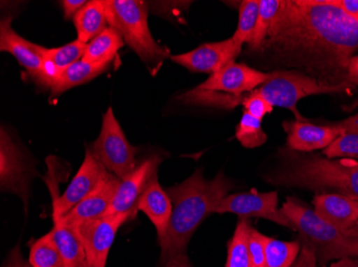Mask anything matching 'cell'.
Here are the masks:
<instances>
[{"instance_id": "6da1fadb", "label": "cell", "mask_w": 358, "mask_h": 267, "mask_svg": "<svg viewBox=\"0 0 358 267\" xmlns=\"http://www.w3.org/2000/svg\"><path fill=\"white\" fill-rule=\"evenodd\" d=\"M329 85L348 82L358 21L331 0H282L263 51Z\"/></svg>"}, {"instance_id": "7a4b0ae2", "label": "cell", "mask_w": 358, "mask_h": 267, "mask_svg": "<svg viewBox=\"0 0 358 267\" xmlns=\"http://www.w3.org/2000/svg\"><path fill=\"white\" fill-rule=\"evenodd\" d=\"M233 188V183L223 172L213 180H206L202 169H198L184 182L166 190L172 200L173 212L168 232L158 240L161 266L179 257L188 256L187 248L195 231L207 216L215 213L216 204Z\"/></svg>"}, {"instance_id": "3957f363", "label": "cell", "mask_w": 358, "mask_h": 267, "mask_svg": "<svg viewBox=\"0 0 358 267\" xmlns=\"http://www.w3.org/2000/svg\"><path fill=\"white\" fill-rule=\"evenodd\" d=\"M280 153V166L265 176L273 185L305 188L319 194L331 192L358 200V160H331L296 153L289 148Z\"/></svg>"}, {"instance_id": "277c9868", "label": "cell", "mask_w": 358, "mask_h": 267, "mask_svg": "<svg viewBox=\"0 0 358 267\" xmlns=\"http://www.w3.org/2000/svg\"><path fill=\"white\" fill-rule=\"evenodd\" d=\"M280 210L299 233V242L311 247L321 266L331 260L358 258V224L343 230L292 198Z\"/></svg>"}, {"instance_id": "5b68a950", "label": "cell", "mask_w": 358, "mask_h": 267, "mask_svg": "<svg viewBox=\"0 0 358 267\" xmlns=\"http://www.w3.org/2000/svg\"><path fill=\"white\" fill-rule=\"evenodd\" d=\"M110 27L117 30L124 43L150 68L157 72L166 58V48L159 45L148 27V6L141 0H104Z\"/></svg>"}, {"instance_id": "8992f818", "label": "cell", "mask_w": 358, "mask_h": 267, "mask_svg": "<svg viewBox=\"0 0 358 267\" xmlns=\"http://www.w3.org/2000/svg\"><path fill=\"white\" fill-rule=\"evenodd\" d=\"M275 77L252 92L265 98L273 107L277 106L291 110L296 116L297 121H306L297 109V103L303 98L317 94L338 93L355 88L350 82L329 85L296 70L275 71Z\"/></svg>"}, {"instance_id": "52a82bcc", "label": "cell", "mask_w": 358, "mask_h": 267, "mask_svg": "<svg viewBox=\"0 0 358 267\" xmlns=\"http://www.w3.org/2000/svg\"><path fill=\"white\" fill-rule=\"evenodd\" d=\"M90 151L108 171L120 180L134 172L138 148L127 139L112 107H108L102 119L101 130Z\"/></svg>"}, {"instance_id": "ba28073f", "label": "cell", "mask_w": 358, "mask_h": 267, "mask_svg": "<svg viewBox=\"0 0 358 267\" xmlns=\"http://www.w3.org/2000/svg\"><path fill=\"white\" fill-rule=\"evenodd\" d=\"M106 171V169L102 166L101 162L94 158L90 148H87L85 158L80 165L78 174L70 183L66 192L59 196L57 180L54 176L55 171L48 165V178H45V181L48 190L51 192L54 214H57L60 217L64 216L74 206H78L96 188Z\"/></svg>"}, {"instance_id": "9c48e42d", "label": "cell", "mask_w": 358, "mask_h": 267, "mask_svg": "<svg viewBox=\"0 0 358 267\" xmlns=\"http://www.w3.org/2000/svg\"><path fill=\"white\" fill-rule=\"evenodd\" d=\"M215 213H232L241 218L257 217L279 226L295 230L294 226L278 208V192H238L227 194L215 206Z\"/></svg>"}, {"instance_id": "30bf717a", "label": "cell", "mask_w": 358, "mask_h": 267, "mask_svg": "<svg viewBox=\"0 0 358 267\" xmlns=\"http://www.w3.org/2000/svg\"><path fill=\"white\" fill-rule=\"evenodd\" d=\"M35 168L28 162L24 152L14 144L9 134L0 132V188L5 192L17 194L27 206L29 183Z\"/></svg>"}, {"instance_id": "8fae6325", "label": "cell", "mask_w": 358, "mask_h": 267, "mask_svg": "<svg viewBox=\"0 0 358 267\" xmlns=\"http://www.w3.org/2000/svg\"><path fill=\"white\" fill-rule=\"evenodd\" d=\"M124 216H104L73 226L85 254V266L106 267L116 233L127 222Z\"/></svg>"}, {"instance_id": "7c38bea8", "label": "cell", "mask_w": 358, "mask_h": 267, "mask_svg": "<svg viewBox=\"0 0 358 267\" xmlns=\"http://www.w3.org/2000/svg\"><path fill=\"white\" fill-rule=\"evenodd\" d=\"M275 71L265 73L252 69L246 64L231 62L216 73L211 74L208 79L205 80L196 88L206 91L241 96L247 92L250 93L259 86L275 77Z\"/></svg>"}, {"instance_id": "4fadbf2b", "label": "cell", "mask_w": 358, "mask_h": 267, "mask_svg": "<svg viewBox=\"0 0 358 267\" xmlns=\"http://www.w3.org/2000/svg\"><path fill=\"white\" fill-rule=\"evenodd\" d=\"M161 162L162 158L159 156H150L138 164L134 172L120 180L106 216H124L128 220L134 218L138 212V200Z\"/></svg>"}, {"instance_id": "5bb4252c", "label": "cell", "mask_w": 358, "mask_h": 267, "mask_svg": "<svg viewBox=\"0 0 358 267\" xmlns=\"http://www.w3.org/2000/svg\"><path fill=\"white\" fill-rule=\"evenodd\" d=\"M232 38L224 41L205 43L188 53L171 55L170 59L193 73L214 74L231 62H235L241 52Z\"/></svg>"}, {"instance_id": "9a60e30c", "label": "cell", "mask_w": 358, "mask_h": 267, "mask_svg": "<svg viewBox=\"0 0 358 267\" xmlns=\"http://www.w3.org/2000/svg\"><path fill=\"white\" fill-rule=\"evenodd\" d=\"M120 181L117 176L106 170L96 188L78 206L62 216V220L69 226L73 227L106 216L115 196Z\"/></svg>"}, {"instance_id": "2e32d148", "label": "cell", "mask_w": 358, "mask_h": 267, "mask_svg": "<svg viewBox=\"0 0 358 267\" xmlns=\"http://www.w3.org/2000/svg\"><path fill=\"white\" fill-rule=\"evenodd\" d=\"M287 132V146L289 150L301 153L327 148L345 130L334 124L317 125L305 121H285L282 124Z\"/></svg>"}, {"instance_id": "e0dca14e", "label": "cell", "mask_w": 358, "mask_h": 267, "mask_svg": "<svg viewBox=\"0 0 358 267\" xmlns=\"http://www.w3.org/2000/svg\"><path fill=\"white\" fill-rule=\"evenodd\" d=\"M11 17L0 23V51L11 54L31 77L41 85L44 59L37 52V44L31 43L16 33Z\"/></svg>"}, {"instance_id": "ac0fdd59", "label": "cell", "mask_w": 358, "mask_h": 267, "mask_svg": "<svg viewBox=\"0 0 358 267\" xmlns=\"http://www.w3.org/2000/svg\"><path fill=\"white\" fill-rule=\"evenodd\" d=\"M138 211L144 213L154 224L158 240L168 232L169 224L173 212V204L166 190L161 188L158 181V170L148 180V185L141 196Z\"/></svg>"}, {"instance_id": "d6986e66", "label": "cell", "mask_w": 358, "mask_h": 267, "mask_svg": "<svg viewBox=\"0 0 358 267\" xmlns=\"http://www.w3.org/2000/svg\"><path fill=\"white\" fill-rule=\"evenodd\" d=\"M315 212L322 220L343 230H350L358 224V200L335 194H317L313 198Z\"/></svg>"}, {"instance_id": "ffe728a7", "label": "cell", "mask_w": 358, "mask_h": 267, "mask_svg": "<svg viewBox=\"0 0 358 267\" xmlns=\"http://www.w3.org/2000/svg\"><path fill=\"white\" fill-rule=\"evenodd\" d=\"M53 222L54 227L51 232L64 259V267L85 266L83 245L73 227L66 224L62 217L54 213Z\"/></svg>"}, {"instance_id": "44dd1931", "label": "cell", "mask_w": 358, "mask_h": 267, "mask_svg": "<svg viewBox=\"0 0 358 267\" xmlns=\"http://www.w3.org/2000/svg\"><path fill=\"white\" fill-rule=\"evenodd\" d=\"M78 32V41L88 44L108 28L104 0L87 1L72 20Z\"/></svg>"}, {"instance_id": "7402d4cb", "label": "cell", "mask_w": 358, "mask_h": 267, "mask_svg": "<svg viewBox=\"0 0 358 267\" xmlns=\"http://www.w3.org/2000/svg\"><path fill=\"white\" fill-rule=\"evenodd\" d=\"M112 62H99V63H88L80 61L72 64L68 69L62 72L57 82L52 86V96H58L67 90L76 86L84 85L86 82L94 79L98 76L103 74L110 68Z\"/></svg>"}, {"instance_id": "603a6c76", "label": "cell", "mask_w": 358, "mask_h": 267, "mask_svg": "<svg viewBox=\"0 0 358 267\" xmlns=\"http://www.w3.org/2000/svg\"><path fill=\"white\" fill-rule=\"evenodd\" d=\"M124 42L117 30L108 27L87 44L83 61L88 63L113 62Z\"/></svg>"}, {"instance_id": "cb8c5ba5", "label": "cell", "mask_w": 358, "mask_h": 267, "mask_svg": "<svg viewBox=\"0 0 358 267\" xmlns=\"http://www.w3.org/2000/svg\"><path fill=\"white\" fill-rule=\"evenodd\" d=\"M251 227L248 218H241L237 222L234 234L227 245V259L225 267H252L249 254V234Z\"/></svg>"}, {"instance_id": "d4e9b609", "label": "cell", "mask_w": 358, "mask_h": 267, "mask_svg": "<svg viewBox=\"0 0 358 267\" xmlns=\"http://www.w3.org/2000/svg\"><path fill=\"white\" fill-rule=\"evenodd\" d=\"M264 267H291L296 260L301 244L299 241L283 242L265 236Z\"/></svg>"}, {"instance_id": "484cf974", "label": "cell", "mask_w": 358, "mask_h": 267, "mask_svg": "<svg viewBox=\"0 0 358 267\" xmlns=\"http://www.w3.org/2000/svg\"><path fill=\"white\" fill-rule=\"evenodd\" d=\"M28 261L34 267H64V259L51 231L32 243Z\"/></svg>"}, {"instance_id": "4316f807", "label": "cell", "mask_w": 358, "mask_h": 267, "mask_svg": "<svg viewBox=\"0 0 358 267\" xmlns=\"http://www.w3.org/2000/svg\"><path fill=\"white\" fill-rule=\"evenodd\" d=\"M36 48L43 59L51 61L52 63L55 64L56 68L64 72L72 64L83 59L87 44L76 40V41L60 46V47L46 48L37 45Z\"/></svg>"}, {"instance_id": "83f0119b", "label": "cell", "mask_w": 358, "mask_h": 267, "mask_svg": "<svg viewBox=\"0 0 358 267\" xmlns=\"http://www.w3.org/2000/svg\"><path fill=\"white\" fill-rule=\"evenodd\" d=\"M282 0H259V15L253 32L252 39L249 43L250 51L262 52L268 37L269 29L273 20L278 13Z\"/></svg>"}, {"instance_id": "f1b7e54d", "label": "cell", "mask_w": 358, "mask_h": 267, "mask_svg": "<svg viewBox=\"0 0 358 267\" xmlns=\"http://www.w3.org/2000/svg\"><path fill=\"white\" fill-rule=\"evenodd\" d=\"M259 0H243L239 5L238 24L232 39L237 45L250 43L259 15Z\"/></svg>"}, {"instance_id": "f546056e", "label": "cell", "mask_w": 358, "mask_h": 267, "mask_svg": "<svg viewBox=\"0 0 358 267\" xmlns=\"http://www.w3.org/2000/svg\"><path fill=\"white\" fill-rule=\"evenodd\" d=\"M236 138L245 148H253L264 144L267 135L262 128V121L245 112L236 126Z\"/></svg>"}, {"instance_id": "4dcf8cb0", "label": "cell", "mask_w": 358, "mask_h": 267, "mask_svg": "<svg viewBox=\"0 0 358 267\" xmlns=\"http://www.w3.org/2000/svg\"><path fill=\"white\" fill-rule=\"evenodd\" d=\"M327 158H358V132L345 130L323 150Z\"/></svg>"}, {"instance_id": "1f68e13d", "label": "cell", "mask_w": 358, "mask_h": 267, "mask_svg": "<svg viewBox=\"0 0 358 267\" xmlns=\"http://www.w3.org/2000/svg\"><path fill=\"white\" fill-rule=\"evenodd\" d=\"M241 105L243 106L247 114H250L255 119L261 120V121L266 114H271L273 110V106L265 98L253 93V92L243 94Z\"/></svg>"}, {"instance_id": "d6a6232c", "label": "cell", "mask_w": 358, "mask_h": 267, "mask_svg": "<svg viewBox=\"0 0 358 267\" xmlns=\"http://www.w3.org/2000/svg\"><path fill=\"white\" fill-rule=\"evenodd\" d=\"M264 234L259 232L257 229L251 228L250 234H249V254H250L252 267H264Z\"/></svg>"}, {"instance_id": "836d02e7", "label": "cell", "mask_w": 358, "mask_h": 267, "mask_svg": "<svg viewBox=\"0 0 358 267\" xmlns=\"http://www.w3.org/2000/svg\"><path fill=\"white\" fill-rule=\"evenodd\" d=\"M301 248L296 260L291 267H317V259L311 247L301 243Z\"/></svg>"}, {"instance_id": "e575fe53", "label": "cell", "mask_w": 358, "mask_h": 267, "mask_svg": "<svg viewBox=\"0 0 358 267\" xmlns=\"http://www.w3.org/2000/svg\"><path fill=\"white\" fill-rule=\"evenodd\" d=\"M87 3L85 0H64L62 1V9H64V17L73 20L76 14L80 11L84 6Z\"/></svg>"}, {"instance_id": "d590c367", "label": "cell", "mask_w": 358, "mask_h": 267, "mask_svg": "<svg viewBox=\"0 0 358 267\" xmlns=\"http://www.w3.org/2000/svg\"><path fill=\"white\" fill-rule=\"evenodd\" d=\"M331 3L358 21V0H331Z\"/></svg>"}, {"instance_id": "8d00e7d4", "label": "cell", "mask_w": 358, "mask_h": 267, "mask_svg": "<svg viewBox=\"0 0 358 267\" xmlns=\"http://www.w3.org/2000/svg\"><path fill=\"white\" fill-rule=\"evenodd\" d=\"M3 267H34L30 264L29 261H26L22 256L19 247L12 250L11 254L8 257L5 265Z\"/></svg>"}, {"instance_id": "74e56055", "label": "cell", "mask_w": 358, "mask_h": 267, "mask_svg": "<svg viewBox=\"0 0 358 267\" xmlns=\"http://www.w3.org/2000/svg\"><path fill=\"white\" fill-rule=\"evenodd\" d=\"M348 82L354 87L358 86V54L350 59L348 66Z\"/></svg>"}, {"instance_id": "f35d334b", "label": "cell", "mask_w": 358, "mask_h": 267, "mask_svg": "<svg viewBox=\"0 0 358 267\" xmlns=\"http://www.w3.org/2000/svg\"><path fill=\"white\" fill-rule=\"evenodd\" d=\"M335 124L345 132V130H356V132H358V112L354 116H349L347 119L337 122Z\"/></svg>"}, {"instance_id": "ab89813d", "label": "cell", "mask_w": 358, "mask_h": 267, "mask_svg": "<svg viewBox=\"0 0 358 267\" xmlns=\"http://www.w3.org/2000/svg\"><path fill=\"white\" fill-rule=\"evenodd\" d=\"M329 267H358V258L340 259L339 261L333 263Z\"/></svg>"}, {"instance_id": "60d3db41", "label": "cell", "mask_w": 358, "mask_h": 267, "mask_svg": "<svg viewBox=\"0 0 358 267\" xmlns=\"http://www.w3.org/2000/svg\"><path fill=\"white\" fill-rule=\"evenodd\" d=\"M162 267H191V264L188 256H182L171 261V262L166 263V264Z\"/></svg>"}]
</instances>
